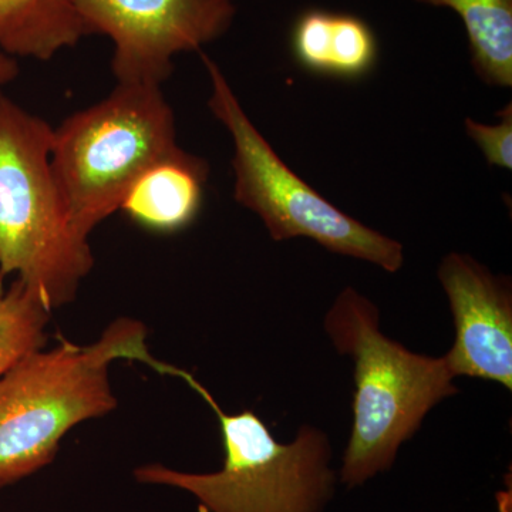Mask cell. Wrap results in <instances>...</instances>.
I'll list each match as a JSON object with an SVG mask.
<instances>
[{
  "label": "cell",
  "instance_id": "2",
  "mask_svg": "<svg viewBox=\"0 0 512 512\" xmlns=\"http://www.w3.org/2000/svg\"><path fill=\"white\" fill-rule=\"evenodd\" d=\"M323 329L339 355L355 362L353 426L340 480L353 488L389 470L434 406L458 394L444 356L414 353L380 329L379 308L346 286Z\"/></svg>",
  "mask_w": 512,
  "mask_h": 512
},
{
  "label": "cell",
  "instance_id": "14",
  "mask_svg": "<svg viewBox=\"0 0 512 512\" xmlns=\"http://www.w3.org/2000/svg\"><path fill=\"white\" fill-rule=\"evenodd\" d=\"M498 124H483L466 119L468 137L477 144L487 163L512 170V103L498 111Z\"/></svg>",
  "mask_w": 512,
  "mask_h": 512
},
{
  "label": "cell",
  "instance_id": "6",
  "mask_svg": "<svg viewBox=\"0 0 512 512\" xmlns=\"http://www.w3.org/2000/svg\"><path fill=\"white\" fill-rule=\"evenodd\" d=\"M202 62L211 82L208 107L234 144L235 201L261 218L269 237L276 242L308 238L389 274L402 269L403 245L340 211L293 173L249 119L218 64L205 55Z\"/></svg>",
  "mask_w": 512,
  "mask_h": 512
},
{
  "label": "cell",
  "instance_id": "3",
  "mask_svg": "<svg viewBox=\"0 0 512 512\" xmlns=\"http://www.w3.org/2000/svg\"><path fill=\"white\" fill-rule=\"evenodd\" d=\"M52 140L53 127L0 90V274L15 275L53 312L76 299L94 256L70 220Z\"/></svg>",
  "mask_w": 512,
  "mask_h": 512
},
{
  "label": "cell",
  "instance_id": "11",
  "mask_svg": "<svg viewBox=\"0 0 512 512\" xmlns=\"http://www.w3.org/2000/svg\"><path fill=\"white\" fill-rule=\"evenodd\" d=\"M84 36L76 0H0V50L10 57L47 62Z\"/></svg>",
  "mask_w": 512,
  "mask_h": 512
},
{
  "label": "cell",
  "instance_id": "4",
  "mask_svg": "<svg viewBox=\"0 0 512 512\" xmlns=\"http://www.w3.org/2000/svg\"><path fill=\"white\" fill-rule=\"evenodd\" d=\"M180 373L178 379L200 394L217 416L224 466L214 473H188L164 464H143L133 471L138 484L185 491L197 498L202 512L322 511L335 483L325 431L303 424L295 440L281 443L258 414L225 413L191 373Z\"/></svg>",
  "mask_w": 512,
  "mask_h": 512
},
{
  "label": "cell",
  "instance_id": "10",
  "mask_svg": "<svg viewBox=\"0 0 512 512\" xmlns=\"http://www.w3.org/2000/svg\"><path fill=\"white\" fill-rule=\"evenodd\" d=\"M291 49L308 72L343 80L366 76L379 57L375 33L365 20L319 9L308 10L296 20Z\"/></svg>",
  "mask_w": 512,
  "mask_h": 512
},
{
  "label": "cell",
  "instance_id": "7",
  "mask_svg": "<svg viewBox=\"0 0 512 512\" xmlns=\"http://www.w3.org/2000/svg\"><path fill=\"white\" fill-rule=\"evenodd\" d=\"M87 35L113 42L117 83L163 86L174 56L220 39L234 22L235 0H76Z\"/></svg>",
  "mask_w": 512,
  "mask_h": 512
},
{
  "label": "cell",
  "instance_id": "1",
  "mask_svg": "<svg viewBox=\"0 0 512 512\" xmlns=\"http://www.w3.org/2000/svg\"><path fill=\"white\" fill-rule=\"evenodd\" d=\"M148 329L133 318L113 320L89 345L62 340L36 349L0 376V488L50 466L67 433L117 407L110 369L137 360L163 373L147 348Z\"/></svg>",
  "mask_w": 512,
  "mask_h": 512
},
{
  "label": "cell",
  "instance_id": "13",
  "mask_svg": "<svg viewBox=\"0 0 512 512\" xmlns=\"http://www.w3.org/2000/svg\"><path fill=\"white\" fill-rule=\"evenodd\" d=\"M0 274V376L19 359L46 346L52 311L19 279L5 285Z\"/></svg>",
  "mask_w": 512,
  "mask_h": 512
},
{
  "label": "cell",
  "instance_id": "9",
  "mask_svg": "<svg viewBox=\"0 0 512 512\" xmlns=\"http://www.w3.org/2000/svg\"><path fill=\"white\" fill-rule=\"evenodd\" d=\"M208 178V161L178 147L134 181L120 211L148 232L177 234L200 215Z\"/></svg>",
  "mask_w": 512,
  "mask_h": 512
},
{
  "label": "cell",
  "instance_id": "15",
  "mask_svg": "<svg viewBox=\"0 0 512 512\" xmlns=\"http://www.w3.org/2000/svg\"><path fill=\"white\" fill-rule=\"evenodd\" d=\"M18 76V64L15 59L0 50V86L12 82Z\"/></svg>",
  "mask_w": 512,
  "mask_h": 512
},
{
  "label": "cell",
  "instance_id": "5",
  "mask_svg": "<svg viewBox=\"0 0 512 512\" xmlns=\"http://www.w3.org/2000/svg\"><path fill=\"white\" fill-rule=\"evenodd\" d=\"M174 111L161 86L117 83L53 128L52 167L74 228L90 234L150 165L177 150Z\"/></svg>",
  "mask_w": 512,
  "mask_h": 512
},
{
  "label": "cell",
  "instance_id": "8",
  "mask_svg": "<svg viewBox=\"0 0 512 512\" xmlns=\"http://www.w3.org/2000/svg\"><path fill=\"white\" fill-rule=\"evenodd\" d=\"M446 292L456 339L444 355L454 377L500 383L512 390V292L507 276L495 275L473 256L450 252L437 271Z\"/></svg>",
  "mask_w": 512,
  "mask_h": 512
},
{
  "label": "cell",
  "instance_id": "12",
  "mask_svg": "<svg viewBox=\"0 0 512 512\" xmlns=\"http://www.w3.org/2000/svg\"><path fill=\"white\" fill-rule=\"evenodd\" d=\"M453 9L466 26L474 72L490 86H512V0H417Z\"/></svg>",
  "mask_w": 512,
  "mask_h": 512
}]
</instances>
